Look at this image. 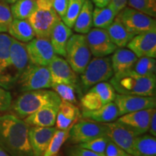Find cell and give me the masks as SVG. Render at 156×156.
<instances>
[{"label": "cell", "mask_w": 156, "mask_h": 156, "mask_svg": "<svg viewBox=\"0 0 156 156\" xmlns=\"http://www.w3.org/2000/svg\"><path fill=\"white\" fill-rule=\"evenodd\" d=\"M129 49L133 51L138 58L156 57V30L134 36L126 45Z\"/></svg>", "instance_id": "ac0fdd59"}, {"label": "cell", "mask_w": 156, "mask_h": 156, "mask_svg": "<svg viewBox=\"0 0 156 156\" xmlns=\"http://www.w3.org/2000/svg\"><path fill=\"white\" fill-rule=\"evenodd\" d=\"M48 68L51 76L52 84H67L77 86L79 88L77 73L72 69L67 60L64 58L56 54L48 65Z\"/></svg>", "instance_id": "e0dca14e"}, {"label": "cell", "mask_w": 156, "mask_h": 156, "mask_svg": "<svg viewBox=\"0 0 156 156\" xmlns=\"http://www.w3.org/2000/svg\"><path fill=\"white\" fill-rule=\"evenodd\" d=\"M21 92L51 87L52 80L48 67L39 66L29 62L17 80Z\"/></svg>", "instance_id": "ba28073f"}, {"label": "cell", "mask_w": 156, "mask_h": 156, "mask_svg": "<svg viewBox=\"0 0 156 156\" xmlns=\"http://www.w3.org/2000/svg\"><path fill=\"white\" fill-rule=\"evenodd\" d=\"M119 116L118 108L114 101L107 103L96 110H83L82 113V117L84 119L94 121L103 124L114 122Z\"/></svg>", "instance_id": "cb8c5ba5"}, {"label": "cell", "mask_w": 156, "mask_h": 156, "mask_svg": "<svg viewBox=\"0 0 156 156\" xmlns=\"http://www.w3.org/2000/svg\"><path fill=\"white\" fill-rule=\"evenodd\" d=\"M116 92L111 83L102 82L90 87L82 96L81 106L83 110L93 111L113 102Z\"/></svg>", "instance_id": "9c48e42d"}, {"label": "cell", "mask_w": 156, "mask_h": 156, "mask_svg": "<svg viewBox=\"0 0 156 156\" xmlns=\"http://www.w3.org/2000/svg\"><path fill=\"white\" fill-rule=\"evenodd\" d=\"M134 156H156L155 136L145 134L136 136Z\"/></svg>", "instance_id": "83f0119b"}, {"label": "cell", "mask_w": 156, "mask_h": 156, "mask_svg": "<svg viewBox=\"0 0 156 156\" xmlns=\"http://www.w3.org/2000/svg\"><path fill=\"white\" fill-rule=\"evenodd\" d=\"M54 156H61V155H59V154H56V155H54Z\"/></svg>", "instance_id": "c3c4849f"}, {"label": "cell", "mask_w": 156, "mask_h": 156, "mask_svg": "<svg viewBox=\"0 0 156 156\" xmlns=\"http://www.w3.org/2000/svg\"><path fill=\"white\" fill-rule=\"evenodd\" d=\"M110 83L119 94L155 96V77L140 75L133 69L114 74Z\"/></svg>", "instance_id": "7a4b0ae2"}, {"label": "cell", "mask_w": 156, "mask_h": 156, "mask_svg": "<svg viewBox=\"0 0 156 156\" xmlns=\"http://www.w3.org/2000/svg\"><path fill=\"white\" fill-rule=\"evenodd\" d=\"M80 116V110L73 103L61 101L56 116V126L58 129H67L77 122Z\"/></svg>", "instance_id": "7402d4cb"}, {"label": "cell", "mask_w": 156, "mask_h": 156, "mask_svg": "<svg viewBox=\"0 0 156 156\" xmlns=\"http://www.w3.org/2000/svg\"><path fill=\"white\" fill-rule=\"evenodd\" d=\"M85 37L91 54L95 57H105L118 48L111 40L106 29L93 28Z\"/></svg>", "instance_id": "4fadbf2b"}, {"label": "cell", "mask_w": 156, "mask_h": 156, "mask_svg": "<svg viewBox=\"0 0 156 156\" xmlns=\"http://www.w3.org/2000/svg\"><path fill=\"white\" fill-rule=\"evenodd\" d=\"M37 7L28 19L36 38L49 39L54 27L61 18L53 8V0H36Z\"/></svg>", "instance_id": "5b68a950"}, {"label": "cell", "mask_w": 156, "mask_h": 156, "mask_svg": "<svg viewBox=\"0 0 156 156\" xmlns=\"http://www.w3.org/2000/svg\"><path fill=\"white\" fill-rule=\"evenodd\" d=\"M104 155L105 156H132L112 140L108 142Z\"/></svg>", "instance_id": "60d3db41"}, {"label": "cell", "mask_w": 156, "mask_h": 156, "mask_svg": "<svg viewBox=\"0 0 156 156\" xmlns=\"http://www.w3.org/2000/svg\"><path fill=\"white\" fill-rule=\"evenodd\" d=\"M134 36L156 30V21L153 17L131 7H124L116 15Z\"/></svg>", "instance_id": "30bf717a"}, {"label": "cell", "mask_w": 156, "mask_h": 156, "mask_svg": "<svg viewBox=\"0 0 156 156\" xmlns=\"http://www.w3.org/2000/svg\"><path fill=\"white\" fill-rule=\"evenodd\" d=\"M61 101V98L54 90L41 89L27 91L15 100L12 110L19 118L25 119L43 107L52 104L59 105Z\"/></svg>", "instance_id": "3957f363"}, {"label": "cell", "mask_w": 156, "mask_h": 156, "mask_svg": "<svg viewBox=\"0 0 156 156\" xmlns=\"http://www.w3.org/2000/svg\"><path fill=\"white\" fill-rule=\"evenodd\" d=\"M12 106V95L7 90L0 87V112H5Z\"/></svg>", "instance_id": "ab89813d"}, {"label": "cell", "mask_w": 156, "mask_h": 156, "mask_svg": "<svg viewBox=\"0 0 156 156\" xmlns=\"http://www.w3.org/2000/svg\"><path fill=\"white\" fill-rule=\"evenodd\" d=\"M28 129V124L16 115H0V147L10 156H34Z\"/></svg>", "instance_id": "6da1fadb"}, {"label": "cell", "mask_w": 156, "mask_h": 156, "mask_svg": "<svg viewBox=\"0 0 156 156\" xmlns=\"http://www.w3.org/2000/svg\"><path fill=\"white\" fill-rule=\"evenodd\" d=\"M105 135H107L106 124L83 119L72 126L67 140L70 143L78 145Z\"/></svg>", "instance_id": "8fae6325"}, {"label": "cell", "mask_w": 156, "mask_h": 156, "mask_svg": "<svg viewBox=\"0 0 156 156\" xmlns=\"http://www.w3.org/2000/svg\"><path fill=\"white\" fill-rule=\"evenodd\" d=\"M104 124L109 139L129 155L134 156V142L138 135L117 122Z\"/></svg>", "instance_id": "9a60e30c"}, {"label": "cell", "mask_w": 156, "mask_h": 156, "mask_svg": "<svg viewBox=\"0 0 156 156\" xmlns=\"http://www.w3.org/2000/svg\"><path fill=\"white\" fill-rule=\"evenodd\" d=\"M29 62L39 66L48 67L56 54L49 39L36 38L26 44Z\"/></svg>", "instance_id": "7c38bea8"}, {"label": "cell", "mask_w": 156, "mask_h": 156, "mask_svg": "<svg viewBox=\"0 0 156 156\" xmlns=\"http://www.w3.org/2000/svg\"><path fill=\"white\" fill-rule=\"evenodd\" d=\"M7 32L13 38L23 43L30 41L36 36L28 20L13 19Z\"/></svg>", "instance_id": "484cf974"}, {"label": "cell", "mask_w": 156, "mask_h": 156, "mask_svg": "<svg viewBox=\"0 0 156 156\" xmlns=\"http://www.w3.org/2000/svg\"><path fill=\"white\" fill-rule=\"evenodd\" d=\"M91 54L86 37L83 34H73L66 46V58L74 71L82 74L91 60Z\"/></svg>", "instance_id": "52a82bcc"}, {"label": "cell", "mask_w": 156, "mask_h": 156, "mask_svg": "<svg viewBox=\"0 0 156 156\" xmlns=\"http://www.w3.org/2000/svg\"><path fill=\"white\" fill-rule=\"evenodd\" d=\"M132 69L140 75L145 77H155L156 61L155 58L147 56L138 58Z\"/></svg>", "instance_id": "1f68e13d"}, {"label": "cell", "mask_w": 156, "mask_h": 156, "mask_svg": "<svg viewBox=\"0 0 156 156\" xmlns=\"http://www.w3.org/2000/svg\"><path fill=\"white\" fill-rule=\"evenodd\" d=\"M148 132H150L151 135L156 136V112H154V114L151 117Z\"/></svg>", "instance_id": "ee69618b"}, {"label": "cell", "mask_w": 156, "mask_h": 156, "mask_svg": "<svg viewBox=\"0 0 156 156\" xmlns=\"http://www.w3.org/2000/svg\"><path fill=\"white\" fill-rule=\"evenodd\" d=\"M1 1L5 2L7 3V4H13V3H15V2L18 1V0H1Z\"/></svg>", "instance_id": "7dc6e473"}, {"label": "cell", "mask_w": 156, "mask_h": 156, "mask_svg": "<svg viewBox=\"0 0 156 156\" xmlns=\"http://www.w3.org/2000/svg\"><path fill=\"white\" fill-rule=\"evenodd\" d=\"M59 105H48L32 114L29 115L24 119V122L28 126H41V127H50L56 124V116L58 111Z\"/></svg>", "instance_id": "ffe728a7"}, {"label": "cell", "mask_w": 156, "mask_h": 156, "mask_svg": "<svg viewBox=\"0 0 156 156\" xmlns=\"http://www.w3.org/2000/svg\"><path fill=\"white\" fill-rule=\"evenodd\" d=\"M36 7V0H18L12 4L10 10L13 19L27 20Z\"/></svg>", "instance_id": "f546056e"}, {"label": "cell", "mask_w": 156, "mask_h": 156, "mask_svg": "<svg viewBox=\"0 0 156 156\" xmlns=\"http://www.w3.org/2000/svg\"><path fill=\"white\" fill-rule=\"evenodd\" d=\"M73 35L71 28L60 20L54 27L50 36V42L57 55L66 57V46L68 40Z\"/></svg>", "instance_id": "44dd1931"}, {"label": "cell", "mask_w": 156, "mask_h": 156, "mask_svg": "<svg viewBox=\"0 0 156 156\" xmlns=\"http://www.w3.org/2000/svg\"><path fill=\"white\" fill-rule=\"evenodd\" d=\"M128 0H111L108 6L111 7L117 15L121 10H122L127 5Z\"/></svg>", "instance_id": "7bdbcfd3"}, {"label": "cell", "mask_w": 156, "mask_h": 156, "mask_svg": "<svg viewBox=\"0 0 156 156\" xmlns=\"http://www.w3.org/2000/svg\"><path fill=\"white\" fill-rule=\"evenodd\" d=\"M71 127L72 126H70L67 129H57L51 140L49 145L42 156H54L58 154L60 148L69 137Z\"/></svg>", "instance_id": "4dcf8cb0"}, {"label": "cell", "mask_w": 156, "mask_h": 156, "mask_svg": "<svg viewBox=\"0 0 156 156\" xmlns=\"http://www.w3.org/2000/svg\"><path fill=\"white\" fill-rule=\"evenodd\" d=\"M28 63L26 44L12 38L9 51V64L0 73V87L6 90L12 88L17 85L19 77Z\"/></svg>", "instance_id": "277c9868"}, {"label": "cell", "mask_w": 156, "mask_h": 156, "mask_svg": "<svg viewBox=\"0 0 156 156\" xmlns=\"http://www.w3.org/2000/svg\"><path fill=\"white\" fill-rule=\"evenodd\" d=\"M91 1L97 7H104L108 5L111 0H91Z\"/></svg>", "instance_id": "f6af8a7d"}, {"label": "cell", "mask_w": 156, "mask_h": 156, "mask_svg": "<svg viewBox=\"0 0 156 156\" xmlns=\"http://www.w3.org/2000/svg\"><path fill=\"white\" fill-rule=\"evenodd\" d=\"M68 4L69 0H53V8L61 19L66 14Z\"/></svg>", "instance_id": "b9f144b4"}, {"label": "cell", "mask_w": 156, "mask_h": 156, "mask_svg": "<svg viewBox=\"0 0 156 156\" xmlns=\"http://www.w3.org/2000/svg\"><path fill=\"white\" fill-rule=\"evenodd\" d=\"M138 57L130 49L124 48H116L111 57L114 73H119L132 69Z\"/></svg>", "instance_id": "603a6c76"}, {"label": "cell", "mask_w": 156, "mask_h": 156, "mask_svg": "<svg viewBox=\"0 0 156 156\" xmlns=\"http://www.w3.org/2000/svg\"><path fill=\"white\" fill-rule=\"evenodd\" d=\"M129 7L149 16H156V0H128Z\"/></svg>", "instance_id": "d590c367"}, {"label": "cell", "mask_w": 156, "mask_h": 156, "mask_svg": "<svg viewBox=\"0 0 156 156\" xmlns=\"http://www.w3.org/2000/svg\"><path fill=\"white\" fill-rule=\"evenodd\" d=\"M13 17L8 4L0 0V33L8 31Z\"/></svg>", "instance_id": "74e56055"}, {"label": "cell", "mask_w": 156, "mask_h": 156, "mask_svg": "<svg viewBox=\"0 0 156 156\" xmlns=\"http://www.w3.org/2000/svg\"><path fill=\"white\" fill-rule=\"evenodd\" d=\"M116 15L108 5L104 7H95L93 12V26L107 29L110 26Z\"/></svg>", "instance_id": "f1b7e54d"}, {"label": "cell", "mask_w": 156, "mask_h": 156, "mask_svg": "<svg viewBox=\"0 0 156 156\" xmlns=\"http://www.w3.org/2000/svg\"><path fill=\"white\" fill-rule=\"evenodd\" d=\"M93 4L91 0H85L74 25V30L80 34H87L93 27Z\"/></svg>", "instance_id": "4316f807"}, {"label": "cell", "mask_w": 156, "mask_h": 156, "mask_svg": "<svg viewBox=\"0 0 156 156\" xmlns=\"http://www.w3.org/2000/svg\"><path fill=\"white\" fill-rule=\"evenodd\" d=\"M114 102L118 108L119 116L140 110L155 108L156 106L155 96L116 94Z\"/></svg>", "instance_id": "5bb4252c"}, {"label": "cell", "mask_w": 156, "mask_h": 156, "mask_svg": "<svg viewBox=\"0 0 156 156\" xmlns=\"http://www.w3.org/2000/svg\"><path fill=\"white\" fill-rule=\"evenodd\" d=\"M106 30L112 42L119 48L126 46L134 36L116 16Z\"/></svg>", "instance_id": "d4e9b609"}, {"label": "cell", "mask_w": 156, "mask_h": 156, "mask_svg": "<svg viewBox=\"0 0 156 156\" xmlns=\"http://www.w3.org/2000/svg\"><path fill=\"white\" fill-rule=\"evenodd\" d=\"M0 156H10V155H9L7 152L4 151L2 148L0 147Z\"/></svg>", "instance_id": "bcb514c9"}, {"label": "cell", "mask_w": 156, "mask_h": 156, "mask_svg": "<svg viewBox=\"0 0 156 156\" xmlns=\"http://www.w3.org/2000/svg\"><path fill=\"white\" fill-rule=\"evenodd\" d=\"M67 156H105L104 154H100L80 147L79 145L71 147L67 151Z\"/></svg>", "instance_id": "f35d334b"}, {"label": "cell", "mask_w": 156, "mask_h": 156, "mask_svg": "<svg viewBox=\"0 0 156 156\" xmlns=\"http://www.w3.org/2000/svg\"><path fill=\"white\" fill-rule=\"evenodd\" d=\"M114 74L110 57H95L80 74L79 90L85 93L93 85L110 80Z\"/></svg>", "instance_id": "8992f818"}, {"label": "cell", "mask_w": 156, "mask_h": 156, "mask_svg": "<svg viewBox=\"0 0 156 156\" xmlns=\"http://www.w3.org/2000/svg\"><path fill=\"white\" fill-rule=\"evenodd\" d=\"M12 37L0 33V73H2L9 64V51Z\"/></svg>", "instance_id": "e575fe53"}, {"label": "cell", "mask_w": 156, "mask_h": 156, "mask_svg": "<svg viewBox=\"0 0 156 156\" xmlns=\"http://www.w3.org/2000/svg\"><path fill=\"white\" fill-rule=\"evenodd\" d=\"M51 88L59 96L61 100L67 101L73 104L77 103L76 90H79L78 87L67 84L53 83Z\"/></svg>", "instance_id": "d6a6232c"}, {"label": "cell", "mask_w": 156, "mask_h": 156, "mask_svg": "<svg viewBox=\"0 0 156 156\" xmlns=\"http://www.w3.org/2000/svg\"><path fill=\"white\" fill-rule=\"evenodd\" d=\"M85 0H69L67 12L62 18V22L69 28H73L76 19L80 12Z\"/></svg>", "instance_id": "836d02e7"}, {"label": "cell", "mask_w": 156, "mask_h": 156, "mask_svg": "<svg viewBox=\"0 0 156 156\" xmlns=\"http://www.w3.org/2000/svg\"><path fill=\"white\" fill-rule=\"evenodd\" d=\"M155 108L140 110L122 115L116 122L131 130L136 135H141L148 132L151 117Z\"/></svg>", "instance_id": "2e32d148"}, {"label": "cell", "mask_w": 156, "mask_h": 156, "mask_svg": "<svg viewBox=\"0 0 156 156\" xmlns=\"http://www.w3.org/2000/svg\"><path fill=\"white\" fill-rule=\"evenodd\" d=\"M110 139L107 135L99 136V137L93 139L90 141L84 142V143L78 144L80 147L90 150V151L95 152V153L104 154L106 151V146L108 145Z\"/></svg>", "instance_id": "8d00e7d4"}, {"label": "cell", "mask_w": 156, "mask_h": 156, "mask_svg": "<svg viewBox=\"0 0 156 156\" xmlns=\"http://www.w3.org/2000/svg\"><path fill=\"white\" fill-rule=\"evenodd\" d=\"M56 127L32 126L28 129V139L34 156H42L49 145Z\"/></svg>", "instance_id": "d6986e66"}]
</instances>
